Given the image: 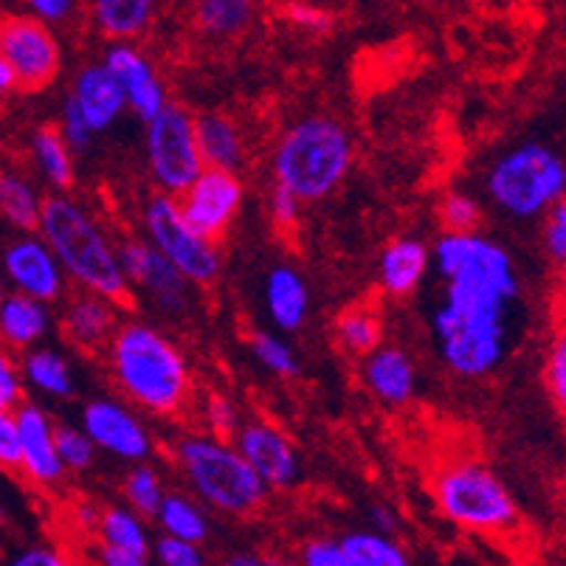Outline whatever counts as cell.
Masks as SVG:
<instances>
[{
	"label": "cell",
	"instance_id": "32",
	"mask_svg": "<svg viewBox=\"0 0 566 566\" xmlns=\"http://www.w3.org/2000/svg\"><path fill=\"white\" fill-rule=\"evenodd\" d=\"M344 549L349 555V564L353 566H406L403 547L395 542L389 533H380V530H355L342 538Z\"/></svg>",
	"mask_w": 566,
	"mask_h": 566
},
{
	"label": "cell",
	"instance_id": "11",
	"mask_svg": "<svg viewBox=\"0 0 566 566\" xmlns=\"http://www.w3.org/2000/svg\"><path fill=\"white\" fill-rule=\"evenodd\" d=\"M0 60L12 65L23 94H38L60 76L63 49L45 20L34 14H9L0 25Z\"/></svg>",
	"mask_w": 566,
	"mask_h": 566
},
{
	"label": "cell",
	"instance_id": "33",
	"mask_svg": "<svg viewBox=\"0 0 566 566\" xmlns=\"http://www.w3.org/2000/svg\"><path fill=\"white\" fill-rule=\"evenodd\" d=\"M156 522L161 533L178 535V538H189V542L198 544L209 538V522H206L203 507L195 504L189 496H184V493H167L164 496Z\"/></svg>",
	"mask_w": 566,
	"mask_h": 566
},
{
	"label": "cell",
	"instance_id": "2",
	"mask_svg": "<svg viewBox=\"0 0 566 566\" xmlns=\"http://www.w3.org/2000/svg\"><path fill=\"white\" fill-rule=\"evenodd\" d=\"M105 349L113 384L138 409L175 417L187 406L192 395L187 355L156 324L127 318Z\"/></svg>",
	"mask_w": 566,
	"mask_h": 566
},
{
	"label": "cell",
	"instance_id": "7",
	"mask_svg": "<svg viewBox=\"0 0 566 566\" xmlns=\"http://www.w3.org/2000/svg\"><path fill=\"white\" fill-rule=\"evenodd\" d=\"M437 507L468 533H511L518 522L516 502L491 468L480 462H451L434 476Z\"/></svg>",
	"mask_w": 566,
	"mask_h": 566
},
{
	"label": "cell",
	"instance_id": "18",
	"mask_svg": "<svg viewBox=\"0 0 566 566\" xmlns=\"http://www.w3.org/2000/svg\"><path fill=\"white\" fill-rule=\"evenodd\" d=\"M142 513L127 507H105L96 527L99 564L105 566H144L153 560V544Z\"/></svg>",
	"mask_w": 566,
	"mask_h": 566
},
{
	"label": "cell",
	"instance_id": "48",
	"mask_svg": "<svg viewBox=\"0 0 566 566\" xmlns=\"http://www.w3.org/2000/svg\"><path fill=\"white\" fill-rule=\"evenodd\" d=\"M23 7L49 25L65 23L74 14V0H23Z\"/></svg>",
	"mask_w": 566,
	"mask_h": 566
},
{
	"label": "cell",
	"instance_id": "30",
	"mask_svg": "<svg viewBox=\"0 0 566 566\" xmlns=\"http://www.w3.org/2000/svg\"><path fill=\"white\" fill-rule=\"evenodd\" d=\"M251 20L254 0H195V25L206 38H237L249 29Z\"/></svg>",
	"mask_w": 566,
	"mask_h": 566
},
{
	"label": "cell",
	"instance_id": "25",
	"mask_svg": "<svg viewBox=\"0 0 566 566\" xmlns=\"http://www.w3.org/2000/svg\"><path fill=\"white\" fill-rule=\"evenodd\" d=\"M158 0H87V18L111 43L136 40L150 29Z\"/></svg>",
	"mask_w": 566,
	"mask_h": 566
},
{
	"label": "cell",
	"instance_id": "4",
	"mask_svg": "<svg viewBox=\"0 0 566 566\" xmlns=\"http://www.w3.org/2000/svg\"><path fill=\"white\" fill-rule=\"evenodd\" d=\"M353 158L355 144L347 127L338 118L313 113L276 138L271 172L276 187L291 189L302 203H316L342 187Z\"/></svg>",
	"mask_w": 566,
	"mask_h": 566
},
{
	"label": "cell",
	"instance_id": "1",
	"mask_svg": "<svg viewBox=\"0 0 566 566\" xmlns=\"http://www.w3.org/2000/svg\"><path fill=\"white\" fill-rule=\"evenodd\" d=\"M431 251L442 280L431 313L437 355L457 378H488L511 353V316L522 296L516 262L480 231H442Z\"/></svg>",
	"mask_w": 566,
	"mask_h": 566
},
{
	"label": "cell",
	"instance_id": "19",
	"mask_svg": "<svg viewBox=\"0 0 566 566\" xmlns=\"http://www.w3.org/2000/svg\"><path fill=\"white\" fill-rule=\"evenodd\" d=\"M69 99L96 133H107L122 118V113L130 111L125 87L105 63H91L76 71Z\"/></svg>",
	"mask_w": 566,
	"mask_h": 566
},
{
	"label": "cell",
	"instance_id": "47",
	"mask_svg": "<svg viewBox=\"0 0 566 566\" xmlns=\"http://www.w3.org/2000/svg\"><path fill=\"white\" fill-rule=\"evenodd\" d=\"M287 18L293 25H300L305 32H327L333 23V18L324 9L313 7V3H291L287 7Z\"/></svg>",
	"mask_w": 566,
	"mask_h": 566
},
{
	"label": "cell",
	"instance_id": "29",
	"mask_svg": "<svg viewBox=\"0 0 566 566\" xmlns=\"http://www.w3.org/2000/svg\"><path fill=\"white\" fill-rule=\"evenodd\" d=\"M45 198L32 178L23 172H3L0 178V209L14 231H38Z\"/></svg>",
	"mask_w": 566,
	"mask_h": 566
},
{
	"label": "cell",
	"instance_id": "34",
	"mask_svg": "<svg viewBox=\"0 0 566 566\" xmlns=\"http://www.w3.org/2000/svg\"><path fill=\"white\" fill-rule=\"evenodd\" d=\"M122 491H125L127 504H130L133 511L142 513L144 518H156L158 507H161L164 496H167V491H164L161 485V476H158L156 468L147 465V462H133Z\"/></svg>",
	"mask_w": 566,
	"mask_h": 566
},
{
	"label": "cell",
	"instance_id": "16",
	"mask_svg": "<svg viewBox=\"0 0 566 566\" xmlns=\"http://www.w3.org/2000/svg\"><path fill=\"white\" fill-rule=\"evenodd\" d=\"M237 449L243 451L256 476L268 485V491H287L300 482L302 460L300 451L271 423H243L234 437Z\"/></svg>",
	"mask_w": 566,
	"mask_h": 566
},
{
	"label": "cell",
	"instance_id": "42",
	"mask_svg": "<svg viewBox=\"0 0 566 566\" xmlns=\"http://www.w3.org/2000/svg\"><path fill=\"white\" fill-rule=\"evenodd\" d=\"M300 560L307 566H353L342 538H311L302 544Z\"/></svg>",
	"mask_w": 566,
	"mask_h": 566
},
{
	"label": "cell",
	"instance_id": "22",
	"mask_svg": "<svg viewBox=\"0 0 566 566\" xmlns=\"http://www.w3.org/2000/svg\"><path fill=\"white\" fill-rule=\"evenodd\" d=\"M434 265V251L417 237H398L378 256V285L386 296H409Z\"/></svg>",
	"mask_w": 566,
	"mask_h": 566
},
{
	"label": "cell",
	"instance_id": "51",
	"mask_svg": "<svg viewBox=\"0 0 566 566\" xmlns=\"http://www.w3.org/2000/svg\"><path fill=\"white\" fill-rule=\"evenodd\" d=\"M0 91H3V94H12V91H20V87H18V74H14V69L7 63V60H0Z\"/></svg>",
	"mask_w": 566,
	"mask_h": 566
},
{
	"label": "cell",
	"instance_id": "5",
	"mask_svg": "<svg viewBox=\"0 0 566 566\" xmlns=\"http://www.w3.org/2000/svg\"><path fill=\"white\" fill-rule=\"evenodd\" d=\"M175 462L195 496L223 516L243 518L262 507L268 491L237 442L218 434H184L175 442Z\"/></svg>",
	"mask_w": 566,
	"mask_h": 566
},
{
	"label": "cell",
	"instance_id": "52",
	"mask_svg": "<svg viewBox=\"0 0 566 566\" xmlns=\"http://www.w3.org/2000/svg\"><path fill=\"white\" fill-rule=\"evenodd\" d=\"M262 560H265V558H260V555L237 553V555H231L229 564H234V566H256V564H262Z\"/></svg>",
	"mask_w": 566,
	"mask_h": 566
},
{
	"label": "cell",
	"instance_id": "8",
	"mask_svg": "<svg viewBox=\"0 0 566 566\" xmlns=\"http://www.w3.org/2000/svg\"><path fill=\"white\" fill-rule=\"evenodd\" d=\"M144 161L158 192L184 195L206 169L198 144V116L169 102L144 125Z\"/></svg>",
	"mask_w": 566,
	"mask_h": 566
},
{
	"label": "cell",
	"instance_id": "38",
	"mask_svg": "<svg viewBox=\"0 0 566 566\" xmlns=\"http://www.w3.org/2000/svg\"><path fill=\"white\" fill-rule=\"evenodd\" d=\"M440 223L442 231H457V234H465V231H480L482 226V206L473 195L465 192H449L440 200Z\"/></svg>",
	"mask_w": 566,
	"mask_h": 566
},
{
	"label": "cell",
	"instance_id": "39",
	"mask_svg": "<svg viewBox=\"0 0 566 566\" xmlns=\"http://www.w3.org/2000/svg\"><path fill=\"white\" fill-rule=\"evenodd\" d=\"M153 558L161 566H200L203 564V549L198 542L189 538H178V535L164 533L156 544H153Z\"/></svg>",
	"mask_w": 566,
	"mask_h": 566
},
{
	"label": "cell",
	"instance_id": "28",
	"mask_svg": "<svg viewBox=\"0 0 566 566\" xmlns=\"http://www.w3.org/2000/svg\"><path fill=\"white\" fill-rule=\"evenodd\" d=\"M23 369L25 386H32L34 392L45 395V398L65 400L74 395L76 380L74 369H71L69 358L63 353H56L51 347H32L23 353Z\"/></svg>",
	"mask_w": 566,
	"mask_h": 566
},
{
	"label": "cell",
	"instance_id": "43",
	"mask_svg": "<svg viewBox=\"0 0 566 566\" xmlns=\"http://www.w3.org/2000/svg\"><path fill=\"white\" fill-rule=\"evenodd\" d=\"M544 249L558 265H566V195L547 212L544 223Z\"/></svg>",
	"mask_w": 566,
	"mask_h": 566
},
{
	"label": "cell",
	"instance_id": "13",
	"mask_svg": "<svg viewBox=\"0 0 566 566\" xmlns=\"http://www.w3.org/2000/svg\"><path fill=\"white\" fill-rule=\"evenodd\" d=\"M3 274H7L12 291L29 293V296L49 302V305L65 296L69 274L40 231H20L7 245Z\"/></svg>",
	"mask_w": 566,
	"mask_h": 566
},
{
	"label": "cell",
	"instance_id": "53",
	"mask_svg": "<svg viewBox=\"0 0 566 566\" xmlns=\"http://www.w3.org/2000/svg\"><path fill=\"white\" fill-rule=\"evenodd\" d=\"M423 3H442V0H423Z\"/></svg>",
	"mask_w": 566,
	"mask_h": 566
},
{
	"label": "cell",
	"instance_id": "46",
	"mask_svg": "<svg viewBox=\"0 0 566 566\" xmlns=\"http://www.w3.org/2000/svg\"><path fill=\"white\" fill-rule=\"evenodd\" d=\"M0 462L7 471H20V462H23V446H20L14 411H0Z\"/></svg>",
	"mask_w": 566,
	"mask_h": 566
},
{
	"label": "cell",
	"instance_id": "24",
	"mask_svg": "<svg viewBox=\"0 0 566 566\" xmlns=\"http://www.w3.org/2000/svg\"><path fill=\"white\" fill-rule=\"evenodd\" d=\"M51 331L49 302L34 300L29 293L12 291L0 302V336L3 344L18 353L38 347Z\"/></svg>",
	"mask_w": 566,
	"mask_h": 566
},
{
	"label": "cell",
	"instance_id": "21",
	"mask_svg": "<svg viewBox=\"0 0 566 566\" xmlns=\"http://www.w3.org/2000/svg\"><path fill=\"white\" fill-rule=\"evenodd\" d=\"M364 384L386 406H406L415 398L417 369L409 353L392 344H380L364 358Z\"/></svg>",
	"mask_w": 566,
	"mask_h": 566
},
{
	"label": "cell",
	"instance_id": "45",
	"mask_svg": "<svg viewBox=\"0 0 566 566\" xmlns=\"http://www.w3.org/2000/svg\"><path fill=\"white\" fill-rule=\"evenodd\" d=\"M23 389H25L23 369L14 367L12 358L3 353V358H0V411L18 409V406L23 403Z\"/></svg>",
	"mask_w": 566,
	"mask_h": 566
},
{
	"label": "cell",
	"instance_id": "31",
	"mask_svg": "<svg viewBox=\"0 0 566 566\" xmlns=\"http://www.w3.org/2000/svg\"><path fill=\"white\" fill-rule=\"evenodd\" d=\"M336 338L349 355L367 358L373 349L384 344V322H380L378 311H373V307L353 305L336 318Z\"/></svg>",
	"mask_w": 566,
	"mask_h": 566
},
{
	"label": "cell",
	"instance_id": "36",
	"mask_svg": "<svg viewBox=\"0 0 566 566\" xmlns=\"http://www.w3.org/2000/svg\"><path fill=\"white\" fill-rule=\"evenodd\" d=\"M56 449L71 473L91 471L96 462V451H99L91 434L82 429V423H56Z\"/></svg>",
	"mask_w": 566,
	"mask_h": 566
},
{
	"label": "cell",
	"instance_id": "35",
	"mask_svg": "<svg viewBox=\"0 0 566 566\" xmlns=\"http://www.w3.org/2000/svg\"><path fill=\"white\" fill-rule=\"evenodd\" d=\"M251 353H254L256 364L271 375H276V378L300 375V358H296L291 344L276 336V333H254L251 336Z\"/></svg>",
	"mask_w": 566,
	"mask_h": 566
},
{
	"label": "cell",
	"instance_id": "6",
	"mask_svg": "<svg viewBox=\"0 0 566 566\" xmlns=\"http://www.w3.org/2000/svg\"><path fill=\"white\" fill-rule=\"evenodd\" d=\"M485 192L504 218H542L566 195V161L544 144H516L488 167Z\"/></svg>",
	"mask_w": 566,
	"mask_h": 566
},
{
	"label": "cell",
	"instance_id": "17",
	"mask_svg": "<svg viewBox=\"0 0 566 566\" xmlns=\"http://www.w3.org/2000/svg\"><path fill=\"white\" fill-rule=\"evenodd\" d=\"M102 63L122 82L133 116L142 118L144 125L169 105L161 76H158V71L153 69L150 60L144 56V51L133 40H118V43L107 45Z\"/></svg>",
	"mask_w": 566,
	"mask_h": 566
},
{
	"label": "cell",
	"instance_id": "9",
	"mask_svg": "<svg viewBox=\"0 0 566 566\" xmlns=\"http://www.w3.org/2000/svg\"><path fill=\"white\" fill-rule=\"evenodd\" d=\"M142 226L144 237L181 268L189 282L206 287L218 280L223 268L218 243L189 223L175 195L158 192L147 198L142 209Z\"/></svg>",
	"mask_w": 566,
	"mask_h": 566
},
{
	"label": "cell",
	"instance_id": "3",
	"mask_svg": "<svg viewBox=\"0 0 566 566\" xmlns=\"http://www.w3.org/2000/svg\"><path fill=\"white\" fill-rule=\"evenodd\" d=\"M40 234L49 240L56 260L63 262L65 274L80 291H94L125 305L133 296V285L122 265V251L91 212V206L71 198L69 192H54L45 198Z\"/></svg>",
	"mask_w": 566,
	"mask_h": 566
},
{
	"label": "cell",
	"instance_id": "44",
	"mask_svg": "<svg viewBox=\"0 0 566 566\" xmlns=\"http://www.w3.org/2000/svg\"><path fill=\"white\" fill-rule=\"evenodd\" d=\"M268 212H271V220H274L276 229L282 231H293L300 226V214H302V200L285 187H276L271 192V200H268Z\"/></svg>",
	"mask_w": 566,
	"mask_h": 566
},
{
	"label": "cell",
	"instance_id": "12",
	"mask_svg": "<svg viewBox=\"0 0 566 566\" xmlns=\"http://www.w3.org/2000/svg\"><path fill=\"white\" fill-rule=\"evenodd\" d=\"M243 200L245 187L237 178V172L218 167H206L198 175V181L187 192L178 195V203H181L189 223L214 243H220L226 231L231 229V223L243 209Z\"/></svg>",
	"mask_w": 566,
	"mask_h": 566
},
{
	"label": "cell",
	"instance_id": "41",
	"mask_svg": "<svg viewBox=\"0 0 566 566\" xmlns=\"http://www.w3.org/2000/svg\"><path fill=\"white\" fill-rule=\"evenodd\" d=\"M206 423H209L212 434L223 437V440H234L237 431L243 429L240 411H237V406L226 395H212V398L206 400Z\"/></svg>",
	"mask_w": 566,
	"mask_h": 566
},
{
	"label": "cell",
	"instance_id": "14",
	"mask_svg": "<svg viewBox=\"0 0 566 566\" xmlns=\"http://www.w3.org/2000/svg\"><path fill=\"white\" fill-rule=\"evenodd\" d=\"M82 429L96 449L122 462H144L153 454V437L130 406L113 398H96L82 409Z\"/></svg>",
	"mask_w": 566,
	"mask_h": 566
},
{
	"label": "cell",
	"instance_id": "26",
	"mask_svg": "<svg viewBox=\"0 0 566 566\" xmlns=\"http://www.w3.org/2000/svg\"><path fill=\"white\" fill-rule=\"evenodd\" d=\"M29 156H32L38 175L54 192H71L76 181V167L71 144L65 142L60 127L43 125L29 138Z\"/></svg>",
	"mask_w": 566,
	"mask_h": 566
},
{
	"label": "cell",
	"instance_id": "15",
	"mask_svg": "<svg viewBox=\"0 0 566 566\" xmlns=\"http://www.w3.org/2000/svg\"><path fill=\"white\" fill-rule=\"evenodd\" d=\"M14 420H18L20 446H23L20 473L38 488H56L69 473L56 449V423L43 406L29 403V400L14 409Z\"/></svg>",
	"mask_w": 566,
	"mask_h": 566
},
{
	"label": "cell",
	"instance_id": "49",
	"mask_svg": "<svg viewBox=\"0 0 566 566\" xmlns=\"http://www.w3.org/2000/svg\"><path fill=\"white\" fill-rule=\"evenodd\" d=\"M9 564L12 566H60L65 564V555L56 553L54 547H49V544H32V547L20 549V553H14L12 558H9Z\"/></svg>",
	"mask_w": 566,
	"mask_h": 566
},
{
	"label": "cell",
	"instance_id": "10",
	"mask_svg": "<svg viewBox=\"0 0 566 566\" xmlns=\"http://www.w3.org/2000/svg\"><path fill=\"white\" fill-rule=\"evenodd\" d=\"M118 251H122V265H125L133 291L142 293L161 316H187L195 302L192 291L198 285L187 280L181 268L175 265L164 251H158L147 237L144 240H136V237L122 240Z\"/></svg>",
	"mask_w": 566,
	"mask_h": 566
},
{
	"label": "cell",
	"instance_id": "23",
	"mask_svg": "<svg viewBox=\"0 0 566 566\" xmlns=\"http://www.w3.org/2000/svg\"><path fill=\"white\" fill-rule=\"evenodd\" d=\"M262 302L282 333H296L311 313V291L293 265H274L262 282Z\"/></svg>",
	"mask_w": 566,
	"mask_h": 566
},
{
	"label": "cell",
	"instance_id": "50",
	"mask_svg": "<svg viewBox=\"0 0 566 566\" xmlns=\"http://www.w3.org/2000/svg\"><path fill=\"white\" fill-rule=\"evenodd\" d=\"M369 524L380 533H389L392 535L398 530V516H395L392 507H386V504H373L369 507Z\"/></svg>",
	"mask_w": 566,
	"mask_h": 566
},
{
	"label": "cell",
	"instance_id": "40",
	"mask_svg": "<svg viewBox=\"0 0 566 566\" xmlns=\"http://www.w3.org/2000/svg\"><path fill=\"white\" fill-rule=\"evenodd\" d=\"M56 127H60V133H63V138L71 144V150H74L76 156L91 150L94 138L99 136L94 127L87 125V118L76 111V105L71 99H65L63 111H60V125Z\"/></svg>",
	"mask_w": 566,
	"mask_h": 566
},
{
	"label": "cell",
	"instance_id": "27",
	"mask_svg": "<svg viewBox=\"0 0 566 566\" xmlns=\"http://www.w3.org/2000/svg\"><path fill=\"white\" fill-rule=\"evenodd\" d=\"M198 144L203 153L206 167L237 169L245 161V138L240 125L226 113H200L198 116Z\"/></svg>",
	"mask_w": 566,
	"mask_h": 566
},
{
	"label": "cell",
	"instance_id": "20",
	"mask_svg": "<svg viewBox=\"0 0 566 566\" xmlns=\"http://www.w3.org/2000/svg\"><path fill=\"white\" fill-rule=\"evenodd\" d=\"M116 302L94 291H80L65 302L63 311V336L76 349L107 347L113 333L118 331Z\"/></svg>",
	"mask_w": 566,
	"mask_h": 566
},
{
	"label": "cell",
	"instance_id": "37",
	"mask_svg": "<svg viewBox=\"0 0 566 566\" xmlns=\"http://www.w3.org/2000/svg\"><path fill=\"white\" fill-rule=\"evenodd\" d=\"M544 380H547V392L558 409L560 420L566 423V324L555 327L553 338L547 344L544 355Z\"/></svg>",
	"mask_w": 566,
	"mask_h": 566
}]
</instances>
